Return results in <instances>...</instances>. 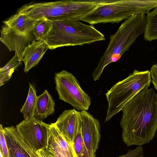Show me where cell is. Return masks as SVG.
<instances>
[{
	"mask_svg": "<svg viewBox=\"0 0 157 157\" xmlns=\"http://www.w3.org/2000/svg\"><path fill=\"white\" fill-rule=\"evenodd\" d=\"M36 20L31 19L23 14L17 13L2 22L13 30L21 34L33 35L32 33Z\"/></svg>",
	"mask_w": 157,
	"mask_h": 157,
	"instance_id": "4fadbf2b",
	"label": "cell"
},
{
	"mask_svg": "<svg viewBox=\"0 0 157 157\" xmlns=\"http://www.w3.org/2000/svg\"><path fill=\"white\" fill-rule=\"evenodd\" d=\"M157 6V0H98L96 6L78 19L94 25L118 23L134 15L147 14Z\"/></svg>",
	"mask_w": 157,
	"mask_h": 157,
	"instance_id": "277c9868",
	"label": "cell"
},
{
	"mask_svg": "<svg viewBox=\"0 0 157 157\" xmlns=\"http://www.w3.org/2000/svg\"><path fill=\"white\" fill-rule=\"evenodd\" d=\"M0 41L10 51L15 52L20 61L25 47L33 41L37 40L33 35L20 34L4 24L2 27Z\"/></svg>",
	"mask_w": 157,
	"mask_h": 157,
	"instance_id": "8fae6325",
	"label": "cell"
},
{
	"mask_svg": "<svg viewBox=\"0 0 157 157\" xmlns=\"http://www.w3.org/2000/svg\"><path fill=\"white\" fill-rule=\"evenodd\" d=\"M49 131L65 157H77L74 144H70L65 139L53 123L50 124Z\"/></svg>",
	"mask_w": 157,
	"mask_h": 157,
	"instance_id": "2e32d148",
	"label": "cell"
},
{
	"mask_svg": "<svg viewBox=\"0 0 157 157\" xmlns=\"http://www.w3.org/2000/svg\"><path fill=\"white\" fill-rule=\"evenodd\" d=\"M37 96L34 86L29 83V89L26 99L20 110L23 114L25 120H29L34 118V113Z\"/></svg>",
	"mask_w": 157,
	"mask_h": 157,
	"instance_id": "ac0fdd59",
	"label": "cell"
},
{
	"mask_svg": "<svg viewBox=\"0 0 157 157\" xmlns=\"http://www.w3.org/2000/svg\"><path fill=\"white\" fill-rule=\"evenodd\" d=\"M50 125L34 118L22 121L16 127L22 140L36 151L47 147Z\"/></svg>",
	"mask_w": 157,
	"mask_h": 157,
	"instance_id": "ba28073f",
	"label": "cell"
},
{
	"mask_svg": "<svg viewBox=\"0 0 157 157\" xmlns=\"http://www.w3.org/2000/svg\"></svg>",
	"mask_w": 157,
	"mask_h": 157,
	"instance_id": "83f0119b",
	"label": "cell"
},
{
	"mask_svg": "<svg viewBox=\"0 0 157 157\" xmlns=\"http://www.w3.org/2000/svg\"><path fill=\"white\" fill-rule=\"evenodd\" d=\"M144 38L148 41L157 39V6L146 16Z\"/></svg>",
	"mask_w": 157,
	"mask_h": 157,
	"instance_id": "e0dca14e",
	"label": "cell"
},
{
	"mask_svg": "<svg viewBox=\"0 0 157 157\" xmlns=\"http://www.w3.org/2000/svg\"><path fill=\"white\" fill-rule=\"evenodd\" d=\"M9 157H31L13 135L9 127L4 128Z\"/></svg>",
	"mask_w": 157,
	"mask_h": 157,
	"instance_id": "9a60e30c",
	"label": "cell"
},
{
	"mask_svg": "<svg viewBox=\"0 0 157 157\" xmlns=\"http://www.w3.org/2000/svg\"><path fill=\"white\" fill-rule=\"evenodd\" d=\"M0 153L4 157H9V150L5 135L4 128L0 125Z\"/></svg>",
	"mask_w": 157,
	"mask_h": 157,
	"instance_id": "cb8c5ba5",
	"label": "cell"
},
{
	"mask_svg": "<svg viewBox=\"0 0 157 157\" xmlns=\"http://www.w3.org/2000/svg\"><path fill=\"white\" fill-rule=\"evenodd\" d=\"M83 121L82 136L84 145L90 157H96L100 141V124L98 120L87 110L80 111Z\"/></svg>",
	"mask_w": 157,
	"mask_h": 157,
	"instance_id": "30bf717a",
	"label": "cell"
},
{
	"mask_svg": "<svg viewBox=\"0 0 157 157\" xmlns=\"http://www.w3.org/2000/svg\"><path fill=\"white\" fill-rule=\"evenodd\" d=\"M144 156L143 148L138 146L134 150H128L127 153L117 157H143Z\"/></svg>",
	"mask_w": 157,
	"mask_h": 157,
	"instance_id": "d4e9b609",
	"label": "cell"
},
{
	"mask_svg": "<svg viewBox=\"0 0 157 157\" xmlns=\"http://www.w3.org/2000/svg\"><path fill=\"white\" fill-rule=\"evenodd\" d=\"M45 149L50 157H65L55 141L49 129L47 145Z\"/></svg>",
	"mask_w": 157,
	"mask_h": 157,
	"instance_id": "7402d4cb",
	"label": "cell"
},
{
	"mask_svg": "<svg viewBox=\"0 0 157 157\" xmlns=\"http://www.w3.org/2000/svg\"><path fill=\"white\" fill-rule=\"evenodd\" d=\"M10 128L15 138L31 157H50L46 151L45 148L36 151H35L25 144L17 132L16 127L12 126H10Z\"/></svg>",
	"mask_w": 157,
	"mask_h": 157,
	"instance_id": "44dd1931",
	"label": "cell"
},
{
	"mask_svg": "<svg viewBox=\"0 0 157 157\" xmlns=\"http://www.w3.org/2000/svg\"><path fill=\"white\" fill-rule=\"evenodd\" d=\"M151 77V82L157 90V64L153 65L150 70Z\"/></svg>",
	"mask_w": 157,
	"mask_h": 157,
	"instance_id": "484cf974",
	"label": "cell"
},
{
	"mask_svg": "<svg viewBox=\"0 0 157 157\" xmlns=\"http://www.w3.org/2000/svg\"><path fill=\"white\" fill-rule=\"evenodd\" d=\"M48 49L47 45L42 40H34L25 47L21 59L24 63V72L36 66Z\"/></svg>",
	"mask_w": 157,
	"mask_h": 157,
	"instance_id": "7c38bea8",
	"label": "cell"
},
{
	"mask_svg": "<svg viewBox=\"0 0 157 157\" xmlns=\"http://www.w3.org/2000/svg\"><path fill=\"white\" fill-rule=\"evenodd\" d=\"M52 26V21L45 17L37 19L32 31L36 40H43L51 30Z\"/></svg>",
	"mask_w": 157,
	"mask_h": 157,
	"instance_id": "ffe728a7",
	"label": "cell"
},
{
	"mask_svg": "<svg viewBox=\"0 0 157 157\" xmlns=\"http://www.w3.org/2000/svg\"><path fill=\"white\" fill-rule=\"evenodd\" d=\"M53 124L65 139L72 144L83 128L81 112L75 109L64 111Z\"/></svg>",
	"mask_w": 157,
	"mask_h": 157,
	"instance_id": "9c48e42d",
	"label": "cell"
},
{
	"mask_svg": "<svg viewBox=\"0 0 157 157\" xmlns=\"http://www.w3.org/2000/svg\"><path fill=\"white\" fill-rule=\"evenodd\" d=\"M121 111L122 139L128 147L142 146L153 139L157 130V94L154 89L141 91Z\"/></svg>",
	"mask_w": 157,
	"mask_h": 157,
	"instance_id": "6da1fadb",
	"label": "cell"
},
{
	"mask_svg": "<svg viewBox=\"0 0 157 157\" xmlns=\"http://www.w3.org/2000/svg\"><path fill=\"white\" fill-rule=\"evenodd\" d=\"M22 64V62L15 54L11 59L3 67L0 68V86L10 79L15 70Z\"/></svg>",
	"mask_w": 157,
	"mask_h": 157,
	"instance_id": "d6986e66",
	"label": "cell"
},
{
	"mask_svg": "<svg viewBox=\"0 0 157 157\" xmlns=\"http://www.w3.org/2000/svg\"><path fill=\"white\" fill-rule=\"evenodd\" d=\"M0 157H4L3 155L1 153H0Z\"/></svg>",
	"mask_w": 157,
	"mask_h": 157,
	"instance_id": "4316f807",
	"label": "cell"
},
{
	"mask_svg": "<svg viewBox=\"0 0 157 157\" xmlns=\"http://www.w3.org/2000/svg\"><path fill=\"white\" fill-rule=\"evenodd\" d=\"M146 23L145 14L134 15L125 20L116 33L110 36L107 47L92 73L94 81L99 79L106 66L117 61L137 38L144 33Z\"/></svg>",
	"mask_w": 157,
	"mask_h": 157,
	"instance_id": "7a4b0ae2",
	"label": "cell"
},
{
	"mask_svg": "<svg viewBox=\"0 0 157 157\" xmlns=\"http://www.w3.org/2000/svg\"><path fill=\"white\" fill-rule=\"evenodd\" d=\"M54 81L60 100L78 110H88L91 104V98L82 89L78 81L72 73L65 70L56 73Z\"/></svg>",
	"mask_w": 157,
	"mask_h": 157,
	"instance_id": "52a82bcc",
	"label": "cell"
},
{
	"mask_svg": "<svg viewBox=\"0 0 157 157\" xmlns=\"http://www.w3.org/2000/svg\"><path fill=\"white\" fill-rule=\"evenodd\" d=\"M98 0H63L53 2H31L19 9L17 13L36 20L44 17L53 21L78 19L97 5Z\"/></svg>",
	"mask_w": 157,
	"mask_h": 157,
	"instance_id": "5b68a950",
	"label": "cell"
},
{
	"mask_svg": "<svg viewBox=\"0 0 157 157\" xmlns=\"http://www.w3.org/2000/svg\"><path fill=\"white\" fill-rule=\"evenodd\" d=\"M151 82L150 71L135 70L125 78L113 85L105 93L108 107L105 122L121 111L124 106Z\"/></svg>",
	"mask_w": 157,
	"mask_h": 157,
	"instance_id": "8992f818",
	"label": "cell"
},
{
	"mask_svg": "<svg viewBox=\"0 0 157 157\" xmlns=\"http://www.w3.org/2000/svg\"><path fill=\"white\" fill-rule=\"evenodd\" d=\"M55 104L51 96L46 90L37 96L34 113V118L42 121L55 112Z\"/></svg>",
	"mask_w": 157,
	"mask_h": 157,
	"instance_id": "5bb4252c",
	"label": "cell"
},
{
	"mask_svg": "<svg viewBox=\"0 0 157 157\" xmlns=\"http://www.w3.org/2000/svg\"><path fill=\"white\" fill-rule=\"evenodd\" d=\"M52 21L51 30L42 40L49 49L66 46L89 44L105 40L104 35L94 25L85 24L78 19Z\"/></svg>",
	"mask_w": 157,
	"mask_h": 157,
	"instance_id": "3957f363",
	"label": "cell"
},
{
	"mask_svg": "<svg viewBox=\"0 0 157 157\" xmlns=\"http://www.w3.org/2000/svg\"><path fill=\"white\" fill-rule=\"evenodd\" d=\"M82 129L76 137L74 144V148L77 157H90L84 143Z\"/></svg>",
	"mask_w": 157,
	"mask_h": 157,
	"instance_id": "603a6c76",
	"label": "cell"
}]
</instances>
